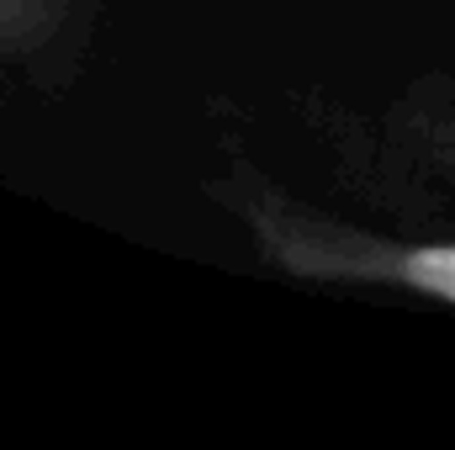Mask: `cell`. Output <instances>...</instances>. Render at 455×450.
I'll return each instance as SVG.
<instances>
[{"mask_svg": "<svg viewBox=\"0 0 455 450\" xmlns=\"http://www.w3.org/2000/svg\"><path fill=\"white\" fill-rule=\"evenodd\" d=\"M43 11V0H0V48L21 43V27Z\"/></svg>", "mask_w": 455, "mask_h": 450, "instance_id": "2", "label": "cell"}, {"mask_svg": "<svg viewBox=\"0 0 455 450\" xmlns=\"http://www.w3.org/2000/svg\"><path fill=\"white\" fill-rule=\"evenodd\" d=\"M397 281H403V286H413V292H424V297L455 302V244H429V249L403 254Z\"/></svg>", "mask_w": 455, "mask_h": 450, "instance_id": "1", "label": "cell"}]
</instances>
